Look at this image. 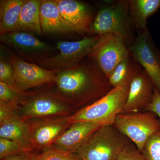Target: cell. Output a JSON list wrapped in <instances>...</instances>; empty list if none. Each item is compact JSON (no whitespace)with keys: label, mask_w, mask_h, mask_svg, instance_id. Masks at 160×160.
Instances as JSON below:
<instances>
[{"label":"cell","mask_w":160,"mask_h":160,"mask_svg":"<svg viewBox=\"0 0 160 160\" xmlns=\"http://www.w3.org/2000/svg\"><path fill=\"white\" fill-rule=\"evenodd\" d=\"M142 69V66L131 55L118 64L108 79L112 88H129L132 80Z\"/></svg>","instance_id":"d6986e66"},{"label":"cell","mask_w":160,"mask_h":160,"mask_svg":"<svg viewBox=\"0 0 160 160\" xmlns=\"http://www.w3.org/2000/svg\"><path fill=\"white\" fill-rule=\"evenodd\" d=\"M18 106L21 118L25 121L56 116L66 117L69 114L67 102L57 92L50 91L24 92Z\"/></svg>","instance_id":"5b68a950"},{"label":"cell","mask_w":160,"mask_h":160,"mask_svg":"<svg viewBox=\"0 0 160 160\" xmlns=\"http://www.w3.org/2000/svg\"><path fill=\"white\" fill-rule=\"evenodd\" d=\"M110 125L104 122H78L53 142L52 146L64 151L77 153L78 149L92 133L102 126Z\"/></svg>","instance_id":"9a60e30c"},{"label":"cell","mask_w":160,"mask_h":160,"mask_svg":"<svg viewBox=\"0 0 160 160\" xmlns=\"http://www.w3.org/2000/svg\"><path fill=\"white\" fill-rule=\"evenodd\" d=\"M18 104L0 102V124L17 115Z\"/></svg>","instance_id":"83f0119b"},{"label":"cell","mask_w":160,"mask_h":160,"mask_svg":"<svg viewBox=\"0 0 160 160\" xmlns=\"http://www.w3.org/2000/svg\"><path fill=\"white\" fill-rule=\"evenodd\" d=\"M34 151L24 143L0 138V159L7 158L28 152Z\"/></svg>","instance_id":"7402d4cb"},{"label":"cell","mask_w":160,"mask_h":160,"mask_svg":"<svg viewBox=\"0 0 160 160\" xmlns=\"http://www.w3.org/2000/svg\"><path fill=\"white\" fill-rule=\"evenodd\" d=\"M39 154L34 151L28 152L7 158V160H37Z\"/></svg>","instance_id":"f546056e"},{"label":"cell","mask_w":160,"mask_h":160,"mask_svg":"<svg viewBox=\"0 0 160 160\" xmlns=\"http://www.w3.org/2000/svg\"><path fill=\"white\" fill-rule=\"evenodd\" d=\"M1 160H7V158L3 159H1Z\"/></svg>","instance_id":"4dcf8cb0"},{"label":"cell","mask_w":160,"mask_h":160,"mask_svg":"<svg viewBox=\"0 0 160 160\" xmlns=\"http://www.w3.org/2000/svg\"><path fill=\"white\" fill-rule=\"evenodd\" d=\"M128 49L160 92V49L156 46L148 29L139 32Z\"/></svg>","instance_id":"8fae6325"},{"label":"cell","mask_w":160,"mask_h":160,"mask_svg":"<svg viewBox=\"0 0 160 160\" xmlns=\"http://www.w3.org/2000/svg\"><path fill=\"white\" fill-rule=\"evenodd\" d=\"M6 58L13 69L14 79L18 91L24 92L27 89L54 82L58 71L40 67L30 63L8 50Z\"/></svg>","instance_id":"30bf717a"},{"label":"cell","mask_w":160,"mask_h":160,"mask_svg":"<svg viewBox=\"0 0 160 160\" xmlns=\"http://www.w3.org/2000/svg\"><path fill=\"white\" fill-rule=\"evenodd\" d=\"M154 87L151 79L142 68L130 84L127 100L121 113L145 111L152 101Z\"/></svg>","instance_id":"4fadbf2b"},{"label":"cell","mask_w":160,"mask_h":160,"mask_svg":"<svg viewBox=\"0 0 160 160\" xmlns=\"http://www.w3.org/2000/svg\"><path fill=\"white\" fill-rule=\"evenodd\" d=\"M37 160H82L77 153H72L51 146L39 155Z\"/></svg>","instance_id":"603a6c76"},{"label":"cell","mask_w":160,"mask_h":160,"mask_svg":"<svg viewBox=\"0 0 160 160\" xmlns=\"http://www.w3.org/2000/svg\"><path fill=\"white\" fill-rule=\"evenodd\" d=\"M129 13L133 26L139 32L147 30V21L160 8V0H129Z\"/></svg>","instance_id":"ac0fdd59"},{"label":"cell","mask_w":160,"mask_h":160,"mask_svg":"<svg viewBox=\"0 0 160 160\" xmlns=\"http://www.w3.org/2000/svg\"><path fill=\"white\" fill-rule=\"evenodd\" d=\"M0 138L18 141L31 146L28 123L18 115L0 124Z\"/></svg>","instance_id":"ffe728a7"},{"label":"cell","mask_w":160,"mask_h":160,"mask_svg":"<svg viewBox=\"0 0 160 160\" xmlns=\"http://www.w3.org/2000/svg\"><path fill=\"white\" fill-rule=\"evenodd\" d=\"M132 26L129 1L120 0L100 7L90 26L89 33L98 36L106 33H114L122 38L127 46L130 42L131 45L135 40Z\"/></svg>","instance_id":"7a4b0ae2"},{"label":"cell","mask_w":160,"mask_h":160,"mask_svg":"<svg viewBox=\"0 0 160 160\" xmlns=\"http://www.w3.org/2000/svg\"><path fill=\"white\" fill-rule=\"evenodd\" d=\"M113 125L142 152L149 138L160 130V119L150 111L120 113Z\"/></svg>","instance_id":"8992f818"},{"label":"cell","mask_w":160,"mask_h":160,"mask_svg":"<svg viewBox=\"0 0 160 160\" xmlns=\"http://www.w3.org/2000/svg\"><path fill=\"white\" fill-rule=\"evenodd\" d=\"M0 41L14 49L20 57L30 63H36L51 57L57 49L51 44L25 32L12 31L0 34Z\"/></svg>","instance_id":"9c48e42d"},{"label":"cell","mask_w":160,"mask_h":160,"mask_svg":"<svg viewBox=\"0 0 160 160\" xmlns=\"http://www.w3.org/2000/svg\"><path fill=\"white\" fill-rule=\"evenodd\" d=\"M41 0H25L13 31L40 35L42 33L40 21Z\"/></svg>","instance_id":"e0dca14e"},{"label":"cell","mask_w":160,"mask_h":160,"mask_svg":"<svg viewBox=\"0 0 160 160\" xmlns=\"http://www.w3.org/2000/svg\"><path fill=\"white\" fill-rule=\"evenodd\" d=\"M98 38V36L85 37L76 42H58L56 48L60 51L58 54L38 61L35 64L44 69L56 71L73 68L88 56Z\"/></svg>","instance_id":"52a82bcc"},{"label":"cell","mask_w":160,"mask_h":160,"mask_svg":"<svg viewBox=\"0 0 160 160\" xmlns=\"http://www.w3.org/2000/svg\"><path fill=\"white\" fill-rule=\"evenodd\" d=\"M23 92H19L0 82V102L18 104Z\"/></svg>","instance_id":"484cf974"},{"label":"cell","mask_w":160,"mask_h":160,"mask_svg":"<svg viewBox=\"0 0 160 160\" xmlns=\"http://www.w3.org/2000/svg\"><path fill=\"white\" fill-rule=\"evenodd\" d=\"M69 116L38 118L28 123L30 144L33 150L43 151L51 147L55 140L71 126Z\"/></svg>","instance_id":"7c38bea8"},{"label":"cell","mask_w":160,"mask_h":160,"mask_svg":"<svg viewBox=\"0 0 160 160\" xmlns=\"http://www.w3.org/2000/svg\"><path fill=\"white\" fill-rule=\"evenodd\" d=\"M40 21L43 33L63 34L74 32L63 19L55 0H41Z\"/></svg>","instance_id":"2e32d148"},{"label":"cell","mask_w":160,"mask_h":160,"mask_svg":"<svg viewBox=\"0 0 160 160\" xmlns=\"http://www.w3.org/2000/svg\"><path fill=\"white\" fill-rule=\"evenodd\" d=\"M25 0L0 1V34L14 31Z\"/></svg>","instance_id":"44dd1931"},{"label":"cell","mask_w":160,"mask_h":160,"mask_svg":"<svg viewBox=\"0 0 160 160\" xmlns=\"http://www.w3.org/2000/svg\"><path fill=\"white\" fill-rule=\"evenodd\" d=\"M130 55L122 38L109 33L99 36L88 57L97 64L108 79L118 64Z\"/></svg>","instance_id":"ba28073f"},{"label":"cell","mask_w":160,"mask_h":160,"mask_svg":"<svg viewBox=\"0 0 160 160\" xmlns=\"http://www.w3.org/2000/svg\"><path fill=\"white\" fill-rule=\"evenodd\" d=\"M63 19L73 32L84 35L89 33L93 12L86 3L76 0H55Z\"/></svg>","instance_id":"5bb4252c"},{"label":"cell","mask_w":160,"mask_h":160,"mask_svg":"<svg viewBox=\"0 0 160 160\" xmlns=\"http://www.w3.org/2000/svg\"><path fill=\"white\" fill-rule=\"evenodd\" d=\"M142 152L147 160H160V130L148 140Z\"/></svg>","instance_id":"cb8c5ba5"},{"label":"cell","mask_w":160,"mask_h":160,"mask_svg":"<svg viewBox=\"0 0 160 160\" xmlns=\"http://www.w3.org/2000/svg\"><path fill=\"white\" fill-rule=\"evenodd\" d=\"M0 82L17 90L14 82L12 65L9 60L2 54L0 59Z\"/></svg>","instance_id":"d4e9b609"},{"label":"cell","mask_w":160,"mask_h":160,"mask_svg":"<svg viewBox=\"0 0 160 160\" xmlns=\"http://www.w3.org/2000/svg\"><path fill=\"white\" fill-rule=\"evenodd\" d=\"M54 83L62 98L81 109L102 98L112 89L109 79L91 59L71 69L58 71Z\"/></svg>","instance_id":"6da1fadb"},{"label":"cell","mask_w":160,"mask_h":160,"mask_svg":"<svg viewBox=\"0 0 160 160\" xmlns=\"http://www.w3.org/2000/svg\"><path fill=\"white\" fill-rule=\"evenodd\" d=\"M145 111L153 112L160 119V92L156 87H154L152 101L147 106Z\"/></svg>","instance_id":"f1b7e54d"},{"label":"cell","mask_w":160,"mask_h":160,"mask_svg":"<svg viewBox=\"0 0 160 160\" xmlns=\"http://www.w3.org/2000/svg\"><path fill=\"white\" fill-rule=\"evenodd\" d=\"M117 160H147L131 141L126 145Z\"/></svg>","instance_id":"4316f807"},{"label":"cell","mask_w":160,"mask_h":160,"mask_svg":"<svg viewBox=\"0 0 160 160\" xmlns=\"http://www.w3.org/2000/svg\"><path fill=\"white\" fill-rule=\"evenodd\" d=\"M130 140L113 125L100 127L78 149L82 160H117Z\"/></svg>","instance_id":"3957f363"},{"label":"cell","mask_w":160,"mask_h":160,"mask_svg":"<svg viewBox=\"0 0 160 160\" xmlns=\"http://www.w3.org/2000/svg\"><path fill=\"white\" fill-rule=\"evenodd\" d=\"M129 88H112L102 98L68 117L70 125L78 122H104L113 125L126 102Z\"/></svg>","instance_id":"277c9868"}]
</instances>
